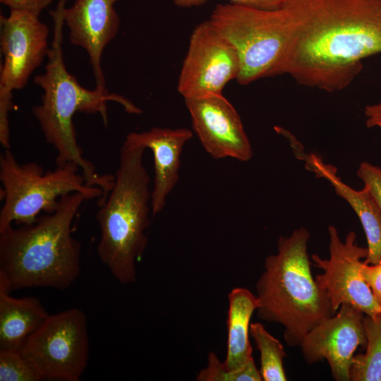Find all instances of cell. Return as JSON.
<instances>
[{
    "label": "cell",
    "mask_w": 381,
    "mask_h": 381,
    "mask_svg": "<svg viewBox=\"0 0 381 381\" xmlns=\"http://www.w3.org/2000/svg\"><path fill=\"white\" fill-rule=\"evenodd\" d=\"M0 278V349L20 350L49 315L32 296L16 298Z\"/></svg>",
    "instance_id": "e0dca14e"
},
{
    "label": "cell",
    "mask_w": 381,
    "mask_h": 381,
    "mask_svg": "<svg viewBox=\"0 0 381 381\" xmlns=\"http://www.w3.org/2000/svg\"><path fill=\"white\" fill-rule=\"evenodd\" d=\"M145 150L126 138L113 188L96 214L97 255L122 284L136 281V262L147 244L145 231L152 210L150 177L143 162Z\"/></svg>",
    "instance_id": "5b68a950"
},
{
    "label": "cell",
    "mask_w": 381,
    "mask_h": 381,
    "mask_svg": "<svg viewBox=\"0 0 381 381\" xmlns=\"http://www.w3.org/2000/svg\"><path fill=\"white\" fill-rule=\"evenodd\" d=\"M310 234L304 227L277 240V253L265 260L255 285L258 317L282 325L289 346H300L307 333L334 315L330 301L311 272Z\"/></svg>",
    "instance_id": "277c9868"
},
{
    "label": "cell",
    "mask_w": 381,
    "mask_h": 381,
    "mask_svg": "<svg viewBox=\"0 0 381 381\" xmlns=\"http://www.w3.org/2000/svg\"><path fill=\"white\" fill-rule=\"evenodd\" d=\"M361 272L376 301L381 306V260L373 265H368L363 261Z\"/></svg>",
    "instance_id": "d4e9b609"
},
{
    "label": "cell",
    "mask_w": 381,
    "mask_h": 381,
    "mask_svg": "<svg viewBox=\"0 0 381 381\" xmlns=\"http://www.w3.org/2000/svg\"><path fill=\"white\" fill-rule=\"evenodd\" d=\"M54 20V37L47 55L45 71L34 78V83L43 90L41 103L32 111L39 123L45 141L56 151V166L75 163L81 171L86 183L99 187L103 195L97 201L103 203L113 188L114 176L99 174L93 164L87 160L77 141L73 117L76 112L99 114L107 125V104L114 102L131 114L141 110L121 95L110 93L107 89L88 90L78 83L65 65L62 52V12H51Z\"/></svg>",
    "instance_id": "7a4b0ae2"
},
{
    "label": "cell",
    "mask_w": 381,
    "mask_h": 381,
    "mask_svg": "<svg viewBox=\"0 0 381 381\" xmlns=\"http://www.w3.org/2000/svg\"><path fill=\"white\" fill-rule=\"evenodd\" d=\"M87 320L78 308L49 315L20 351L42 380L78 381L88 363Z\"/></svg>",
    "instance_id": "ba28073f"
},
{
    "label": "cell",
    "mask_w": 381,
    "mask_h": 381,
    "mask_svg": "<svg viewBox=\"0 0 381 381\" xmlns=\"http://www.w3.org/2000/svg\"><path fill=\"white\" fill-rule=\"evenodd\" d=\"M20 350L0 349V381H41Z\"/></svg>",
    "instance_id": "7402d4cb"
},
{
    "label": "cell",
    "mask_w": 381,
    "mask_h": 381,
    "mask_svg": "<svg viewBox=\"0 0 381 381\" xmlns=\"http://www.w3.org/2000/svg\"><path fill=\"white\" fill-rule=\"evenodd\" d=\"M198 381H262L260 370L253 358L243 368L228 371L217 354L210 352L207 366L202 369L195 377Z\"/></svg>",
    "instance_id": "44dd1931"
},
{
    "label": "cell",
    "mask_w": 381,
    "mask_h": 381,
    "mask_svg": "<svg viewBox=\"0 0 381 381\" xmlns=\"http://www.w3.org/2000/svg\"><path fill=\"white\" fill-rule=\"evenodd\" d=\"M75 163L56 166L44 171L35 162L19 164L10 149L0 155V180L3 186L4 204L0 210V232L13 222L18 226L33 224L40 214L52 213L59 199L78 192L88 200L103 195L102 190L91 186Z\"/></svg>",
    "instance_id": "52a82bcc"
},
{
    "label": "cell",
    "mask_w": 381,
    "mask_h": 381,
    "mask_svg": "<svg viewBox=\"0 0 381 381\" xmlns=\"http://www.w3.org/2000/svg\"><path fill=\"white\" fill-rule=\"evenodd\" d=\"M54 0H0L10 11H22L40 16Z\"/></svg>",
    "instance_id": "484cf974"
},
{
    "label": "cell",
    "mask_w": 381,
    "mask_h": 381,
    "mask_svg": "<svg viewBox=\"0 0 381 381\" xmlns=\"http://www.w3.org/2000/svg\"><path fill=\"white\" fill-rule=\"evenodd\" d=\"M329 258L313 254V265L322 270L315 277L320 288L327 294L334 313L342 304H349L364 315L375 316L381 313L371 289L361 272L362 259L368 255L367 247L358 246L356 234L350 231L342 241L337 228L328 226Z\"/></svg>",
    "instance_id": "30bf717a"
},
{
    "label": "cell",
    "mask_w": 381,
    "mask_h": 381,
    "mask_svg": "<svg viewBox=\"0 0 381 381\" xmlns=\"http://www.w3.org/2000/svg\"><path fill=\"white\" fill-rule=\"evenodd\" d=\"M208 20L237 51L239 84L281 75L292 33L285 8L261 10L230 3L219 4Z\"/></svg>",
    "instance_id": "8992f818"
},
{
    "label": "cell",
    "mask_w": 381,
    "mask_h": 381,
    "mask_svg": "<svg viewBox=\"0 0 381 381\" xmlns=\"http://www.w3.org/2000/svg\"><path fill=\"white\" fill-rule=\"evenodd\" d=\"M194 131L214 159L249 161L253 151L240 116L222 94L186 98Z\"/></svg>",
    "instance_id": "4fadbf2b"
},
{
    "label": "cell",
    "mask_w": 381,
    "mask_h": 381,
    "mask_svg": "<svg viewBox=\"0 0 381 381\" xmlns=\"http://www.w3.org/2000/svg\"><path fill=\"white\" fill-rule=\"evenodd\" d=\"M292 33L281 69L327 92L354 80L363 61L381 54V0H286Z\"/></svg>",
    "instance_id": "6da1fadb"
},
{
    "label": "cell",
    "mask_w": 381,
    "mask_h": 381,
    "mask_svg": "<svg viewBox=\"0 0 381 381\" xmlns=\"http://www.w3.org/2000/svg\"><path fill=\"white\" fill-rule=\"evenodd\" d=\"M234 46L207 20L196 26L190 38L178 90L184 97L222 94V90L240 72Z\"/></svg>",
    "instance_id": "8fae6325"
},
{
    "label": "cell",
    "mask_w": 381,
    "mask_h": 381,
    "mask_svg": "<svg viewBox=\"0 0 381 381\" xmlns=\"http://www.w3.org/2000/svg\"><path fill=\"white\" fill-rule=\"evenodd\" d=\"M364 314L342 304L337 313L320 322L305 336L301 345L308 364L327 360L336 381H350V370L358 346H365Z\"/></svg>",
    "instance_id": "7c38bea8"
},
{
    "label": "cell",
    "mask_w": 381,
    "mask_h": 381,
    "mask_svg": "<svg viewBox=\"0 0 381 381\" xmlns=\"http://www.w3.org/2000/svg\"><path fill=\"white\" fill-rule=\"evenodd\" d=\"M49 28L39 16L22 11L0 16V143L10 149L8 114L13 90L23 88L49 52Z\"/></svg>",
    "instance_id": "9c48e42d"
},
{
    "label": "cell",
    "mask_w": 381,
    "mask_h": 381,
    "mask_svg": "<svg viewBox=\"0 0 381 381\" xmlns=\"http://www.w3.org/2000/svg\"><path fill=\"white\" fill-rule=\"evenodd\" d=\"M365 351L354 356L350 381H381V313L364 315Z\"/></svg>",
    "instance_id": "d6986e66"
},
{
    "label": "cell",
    "mask_w": 381,
    "mask_h": 381,
    "mask_svg": "<svg viewBox=\"0 0 381 381\" xmlns=\"http://www.w3.org/2000/svg\"><path fill=\"white\" fill-rule=\"evenodd\" d=\"M294 152L299 159L305 161L308 170L314 173L316 177L327 180L337 195L345 200L355 212L367 240L368 255L364 262L368 265L377 263L381 260V211L368 188L353 189L337 176L335 167L325 163L319 156L308 155L298 147Z\"/></svg>",
    "instance_id": "2e32d148"
},
{
    "label": "cell",
    "mask_w": 381,
    "mask_h": 381,
    "mask_svg": "<svg viewBox=\"0 0 381 381\" xmlns=\"http://www.w3.org/2000/svg\"><path fill=\"white\" fill-rule=\"evenodd\" d=\"M87 198L78 192L62 196L56 210L32 224L8 226L0 232V278L10 291L27 288L65 290L80 272L81 244L71 226Z\"/></svg>",
    "instance_id": "3957f363"
},
{
    "label": "cell",
    "mask_w": 381,
    "mask_h": 381,
    "mask_svg": "<svg viewBox=\"0 0 381 381\" xmlns=\"http://www.w3.org/2000/svg\"><path fill=\"white\" fill-rule=\"evenodd\" d=\"M228 301L226 353L223 365L228 371H235L253 358L249 334L258 301L248 289L236 287L229 293Z\"/></svg>",
    "instance_id": "ac0fdd59"
},
{
    "label": "cell",
    "mask_w": 381,
    "mask_h": 381,
    "mask_svg": "<svg viewBox=\"0 0 381 381\" xmlns=\"http://www.w3.org/2000/svg\"><path fill=\"white\" fill-rule=\"evenodd\" d=\"M356 175L368 188L381 211V167L363 162L356 171Z\"/></svg>",
    "instance_id": "603a6c76"
},
{
    "label": "cell",
    "mask_w": 381,
    "mask_h": 381,
    "mask_svg": "<svg viewBox=\"0 0 381 381\" xmlns=\"http://www.w3.org/2000/svg\"><path fill=\"white\" fill-rule=\"evenodd\" d=\"M192 137V132L187 128L157 127L126 135V139L152 152L155 177L150 204L153 216L163 210L168 195L179 181L182 150Z\"/></svg>",
    "instance_id": "9a60e30c"
},
{
    "label": "cell",
    "mask_w": 381,
    "mask_h": 381,
    "mask_svg": "<svg viewBox=\"0 0 381 381\" xmlns=\"http://www.w3.org/2000/svg\"><path fill=\"white\" fill-rule=\"evenodd\" d=\"M250 334L260 354V373L264 381H286L284 358L286 357L281 342L260 322L250 323Z\"/></svg>",
    "instance_id": "ffe728a7"
},
{
    "label": "cell",
    "mask_w": 381,
    "mask_h": 381,
    "mask_svg": "<svg viewBox=\"0 0 381 381\" xmlns=\"http://www.w3.org/2000/svg\"><path fill=\"white\" fill-rule=\"evenodd\" d=\"M180 7L199 6L207 0H173ZM230 4L248 6L261 10H277L281 8L286 0H229Z\"/></svg>",
    "instance_id": "cb8c5ba5"
},
{
    "label": "cell",
    "mask_w": 381,
    "mask_h": 381,
    "mask_svg": "<svg viewBox=\"0 0 381 381\" xmlns=\"http://www.w3.org/2000/svg\"><path fill=\"white\" fill-rule=\"evenodd\" d=\"M364 114L366 117V126L374 128L375 123L381 121V99L375 104L366 105Z\"/></svg>",
    "instance_id": "4316f807"
},
{
    "label": "cell",
    "mask_w": 381,
    "mask_h": 381,
    "mask_svg": "<svg viewBox=\"0 0 381 381\" xmlns=\"http://www.w3.org/2000/svg\"><path fill=\"white\" fill-rule=\"evenodd\" d=\"M374 127H378V128H381V121L377 122Z\"/></svg>",
    "instance_id": "83f0119b"
},
{
    "label": "cell",
    "mask_w": 381,
    "mask_h": 381,
    "mask_svg": "<svg viewBox=\"0 0 381 381\" xmlns=\"http://www.w3.org/2000/svg\"><path fill=\"white\" fill-rule=\"evenodd\" d=\"M118 0H75L62 10L64 24L71 44L83 48L92 68L96 87L106 89L101 66L103 51L116 37L119 18L114 8Z\"/></svg>",
    "instance_id": "5bb4252c"
}]
</instances>
